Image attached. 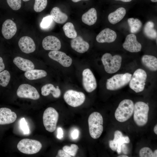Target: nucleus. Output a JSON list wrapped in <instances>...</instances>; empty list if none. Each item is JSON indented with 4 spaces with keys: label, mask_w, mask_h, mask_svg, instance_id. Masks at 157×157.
Wrapping results in <instances>:
<instances>
[{
    "label": "nucleus",
    "mask_w": 157,
    "mask_h": 157,
    "mask_svg": "<svg viewBox=\"0 0 157 157\" xmlns=\"http://www.w3.org/2000/svg\"><path fill=\"white\" fill-rule=\"evenodd\" d=\"M63 137V131L62 129L60 127H59L57 129V138L59 139H61Z\"/></svg>",
    "instance_id": "obj_41"
},
{
    "label": "nucleus",
    "mask_w": 157,
    "mask_h": 157,
    "mask_svg": "<svg viewBox=\"0 0 157 157\" xmlns=\"http://www.w3.org/2000/svg\"><path fill=\"white\" fill-rule=\"evenodd\" d=\"M139 155L140 157H153V152L149 148L145 147L141 149Z\"/></svg>",
    "instance_id": "obj_36"
},
{
    "label": "nucleus",
    "mask_w": 157,
    "mask_h": 157,
    "mask_svg": "<svg viewBox=\"0 0 157 157\" xmlns=\"http://www.w3.org/2000/svg\"><path fill=\"white\" fill-rule=\"evenodd\" d=\"M122 46L126 50L132 53L138 52L142 49L141 44L137 41L136 36L133 34L126 36Z\"/></svg>",
    "instance_id": "obj_12"
},
{
    "label": "nucleus",
    "mask_w": 157,
    "mask_h": 157,
    "mask_svg": "<svg viewBox=\"0 0 157 157\" xmlns=\"http://www.w3.org/2000/svg\"><path fill=\"white\" fill-rule=\"evenodd\" d=\"M42 147L39 141L25 138L21 140L17 144V148L21 152L27 154H32L38 153Z\"/></svg>",
    "instance_id": "obj_7"
},
{
    "label": "nucleus",
    "mask_w": 157,
    "mask_h": 157,
    "mask_svg": "<svg viewBox=\"0 0 157 157\" xmlns=\"http://www.w3.org/2000/svg\"><path fill=\"white\" fill-rule=\"evenodd\" d=\"M42 94L44 96L48 95L51 93L53 97L55 98H58L60 96L61 91L58 86L54 87L51 84H47L43 86L41 88Z\"/></svg>",
    "instance_id": "obj_25"
},
{
    "label": "nucleus",
    "mask_w": 157,
    "mask_h": 157,
    "mask_svg": "<svg viewBox=\"0 0 157 157\" xmlns=\"http://www.w3.org/2000/svg\"><path fill=\"white\" fill-rule=\"evenodd\" d=\"M49 57L56 61L65 67L70 66L72 63V59L69 56L63 52L58 50L51 51L48 53Z\"/></svg>",
    "instance_id": "obj_13"
},
{
    "label": "nucleus",
    "mask_w": 157,
    "mask_h": 157,
    "mask_svg": "<svg viewBox=\"0 0 157 157\" xmlns=\"http://www.w3.org/2000/svg\"><path fill=\"white\" fill-rule=\"evenodd\" d=\"M53 22V19L51 15L44 17L40 24L41 27L43 28H47L49 27Z\"/></svg>",
    "instance_id": "obj_38"
},
{
    "label": "nucleus",
    "mask_w": 157,
    "mask_h": 157,
    "mask_svg": "<svg viewBox=\"0 0 157 157\" xmlns=\"http://www.w3.org/2000/svg\"><path fill=\"white\" fill-rule=\"evenodd\" d=\"M63 98L68 105L76 107L81 106L84 102L85 97L82 92L69 90L65 92Z\"/></svg>",
    "instance_id": "obj_9"
},
{
    "label": "nucleus",
    "mask_w": 157,
    "mask_h": 157,
    "mask_svg": "<svg viewBox=\"0 0 157 157\" xmlns=\"http://www.w3.org/2000/svg\"><path fill=\"white\" fill-rule=\"evenodd\" d=\"M19 126L24 134L27 135L29 134V128L24 118H22L20 119Z\"/></svg>",
    "instance_id": "obj_37"
},
{
    "label": "nucleus",
    "mask_w": 157,
    "mask_h": 157,
    "mask_svg": "<svg viewBox=\"0 0 157 157\" xmlns=\"http://www.w3.org/2000/svg\"><path fill=\"white\" fill-rule=\"evenodd\" d=\"M17 27L15 23L10 19H7L3 23L1 30L3 36L6 39L12 38L16 34Z\"/></svg>",
    "instance_id": "obj_15"
},
{
    "label": "nucleus",
    "mask_w": 157,
    "mask_h": 157,
    "mask_svg": "<svg viewBox=\"0 0 157 157\" xmlns=\"http://www.w3.org/2000/svg\"><path fill=\"white\" fill-rule=\"evenodd\" d=\"M147 77V74L144 70L140 68L137 69L134 72L129 82L130 88L136 93L143 91Z\"/></svg>",
    "instance_id": "obj_6"
},
{
    "label": "nucleus",
    "mask_w": 157,
    "mask_h": 157,
    "mask_svg": "<svg viewBox=\"0 0 157 157\" xmlns=\"http://www.w3.org/2000/svg\"><path fill=\"white\" fill-rule=\"evenodd\" d=\"M121 150L123 151L124 154H126L128 152V148L125 144H122L121 146Z\"/></svg>",
    "instance_id": "obj_43"
},
{
    "label": "nucleus",
    "mask_w": 157,
    "mask_h": 157,
    "mask_svg": "<svg viewBox=\"0 0 157 157\" xmlns=\"http://www.w3.org/2000/svg\"><path fill=\"white\" fill-rule=\"evenodd\" d=\"M71 46L73 49L80 53L87 51L90 47L89 43L80 36L72 39L71 41Z\"/></svg>",
    "instance_id": "obj_19"
},
{
    "label": "nucleus",
    "mask_w": 157,
    "mask_h": 157,
    "mask_svg": "<svg viewBox=\"0 0 157 157\" xmlns=\"http://www.w3.org/2000/svg\"><path fill=\"white\" fill-rule=\"evenodd\" d=\"M82 21L85 24L91 26L94 24L97 19V12L94 8H91L82 16Z\"/></svg>",
    "instance_id": "obj_23"
},
{
    "label": "nucleus",
    "mask_w": 157,
    "mask_h": 157,
    "mask_svg": "<svg viewBox=\"0 0 157 157\" xmlns=\"http://www.w3.org/2000/svg\"><path fill=\"white\" fill-rule=\"evenodd\" d=\"M78 147L75 144H72L70 146L65 145L63 148V149L71 156H74L76 154Z\"/></svg>",
    "instance_id": "obj_33"
},
{
    "label": "nucleus",
    "mask_w": 157,
    "mask_h": 157,
    "mask_svg": "<svg viewBox=\"0 0 157 157\" xmlns=\"http://www.w3.org/2000/svg\"><path fill=\"white\" fill-rule=\"evenodd\" d=\"M149 107L147 104L142 101H138L134 105L133 119L139 126H144L148 120Z\"/></svg>",
    "instance_id": "obj_3"
},
{
    "label": "nucleus",
    "mask_w": 157,
    "mask_h": 157,
    "mask_svg": "<svg viewBox=\"0 0 157 157\" xmlns=\"http://www.w3.org/2000/svg\"><path fill=\"white\" fill-rule=\"evenodd\" d=\"M5 67L2 58L0 57V72L3 71Z\"/></svg>",
    "instance_id": "obj_42"
},
{
    "label": "nucleus",
    "mask_w": 157,
    "mask_h": 157,
    "mask_svg": "<svg viewBox=\"0 0 157 157\" xmlns=\"http://www.w3.org/2000/svg\"><path fill=\"white\" fill-rule=\"evenodd\" d=\"M9 6L13 10H19L21 6V0H6Z\"/></svg>",
    "instance_id": "obj_35"
},
{
    "label": "nucleus",
    "mask_w": 157,
    "mask_h": 157,
    "mask_svg": "<svg viewBox=\"0 0 157 157\" xmlns=\"http://www.w3.org/2000/svg\"><path fill=\"white\" fill-rule=\"evenodd\" d=\"M117 37V34L115 31L109 28H106L98 34L96 37V40L99 43H109L114 42Z\"/></svg>",
    "instance_id": "obj_14"
},
{
    "label": "nucleus",
    "mask_w": 157,
    "mask_h": 157,
    "mask_svg": "<svg viewBox=\"0 0 157 157\" xmlns=\"http://www.w3.org/2000/svg\"><path fill=\"white\" fill-rule=\"evenodd\" d=\"M10 76L9 72L6 70L0 72V85L3 87L6 86L10 81Z\"/></svg>",
    "instance_id": "obj_30"
},
{
    "label": "nucleus",
    "mask_w": 157,
    "mask_h": 157,
    "mask_svg": "<svg viewBox=\"0 0 157 157\" xmlns=\"http://www.w3.org/2000/svg\"><path fill=\"white\" fill-rule=\"evenodd\" d=\"M18 45L21 50L26 53L33 52L36 49L35 45L33 40L27 36L21 37L18 42Z\"/></svg>",
    "instance_id": "obj_16"
},
{
    "label": "nucleus",
    "mask_w": 157,
    "mask_h": 157,
    "mask_svg": "<svg viewBox=\"0 0 157 157\" xmlns=\"http://www.w3.org/2000/svg\"><path fill=\"white\" fill-rule=\"evenodd\" d=\"M101 60L106 72L111 74L116 72L120 69L122 58L119 55L112 56L110 53H106L102 56Z\"/></svg>",
    "instance_id": "obj_4"
},
{
    "label": "nucleus",
    "mask_w": 157,
    "mask_h": 157,
    "mask_svg": "<svg viewBox=\"0 0 157 157\" xmlns=\"http://www.w3.org/2000/svg\"><path fill=\"white\" fill-rule=\"evenodd\" d=\"M142 64L150 71H155L157 70V59L155 56L148 55H143L141 59Z\"/></svg>",
    "instance_id": "obj_22"
},
{
    "label": "nucleus",
    "mask_w": 157,
    "mask_h": 157,
    "mask_svg": "<svg viewBox=\"0 0 157 157\" xmlns=\"http://www.w3.org/2000/svg\"><path fill=\"white\" fill-rule=\"evenodd\" d=\"M122 136V133L120 131L117 130L115 131L113 140H110L109 141V147L112 150L116 151L118 140Z\"/></svg>",
    "instance_id": "obj_31"
},
{
    "label": "nucleus",
    "mask_w": 157,
    "mask_h": 157,
    "mask_svg": "<svg viewBox=\"0 0 157 157\" xmlns=\"http://www.w3.org/2000/svg\"><path fill=\"white\" fill-rule=\"evenodd\" d=\"M17 115L14 112L6 108H0V125L9 124L14 122Z\"/></svg>",
    "instance_id": "obj_17"
},
{
    "label": "nucleus",
    "mask_w": 157,
    "mask_h": 157,
    "mask_svg": "<svg viewBox=\"0 0 157 157\" xmlns=\"http://www.w3.org/2000/svg\"><path fill=\"white\" fill-rule=\"evenodd\" d=\"M58 155L59 156V157H70L71 156L63 150H59L58 153Z\"/></svg>",
    "instance_id": "obj_40"
},
{
    "label": "nucleus",
    "mask_w": 157,
    "mask_h": 157,
    "mask_svg": "<svg viewBox=\"0 0 157 157\" xmlns=\"http://www.w3.org/2000/svg\"><path fill=\"white\" fill-rule=\"evenodd\" d=\"M116 1H122L125 2H130L132 1V0H115Z\"/></svg>",
    "instance_id": "obj_46"
},
{
    "label": "nucleus",
    "mask_w": 157,
    "mask_h": 157,
    "mask_svg": "<svg viewBox=\"0 0 157 157\" xmlns=\"http://www.w3.org/2000/svg\"><path fill=\"white\" fill-rule=\"evenodd\" d=\"M154 24L151 21H149L145 24L144 28V34L150 39L157 38V31L154 28Z\"/></svg>",
    "instance_id": "obj_27"
},
{
    "label": "nucleus",
    "mask_w": 157,
    "mask_h": 157,
    "mask_svg": "<svg viewBox=\"0 0 157 157\" xmlns=\"http://www.w3.org/2000/svg\"><path fill=\"white\" fill-rule=\"evenodd\" d=\"M22 0L24 1H29L30 0Z\"/></svg>",
    "instance_id": "obj_50"
},
{
    "label": "nucleus",
    "mask_w": 157,
    "mask_h": 157,
    "mask_svg": "<svg viewBox=\"0 0 157 157\" xmlns=\"http://www.w3.org/2000/svg\"><path fill=\"white\" fill-rule=\"evenodd\" d=\"M126 13V11L124 8L122 7L119 8L109 14L108 16V20L111 24H115L123 18Z\"/></svg>",
    "instance_id": "obj_21"
},
{
    "label": "nucleus",
    "mask_w": 157,
    "mask_h": 157,
    "mask_svg": "<svg viewBox=\"0 0 157 157\" xmlns=\"http://www.w3.org/2000/svg\"><path fill=\"white\" fill-rule=\"evenodd\" d=\"M46 71L42 69H31L26 71L25 76L29 80H36L44 77L47 75Z\"/></svg>",
    "instance_id": "obj_26"
},
{
    "label": "nucleus",
    "mask_w": 157,
    "mask_h": 157,
    "mask_svg": "<svg viewBox=\"0 0 157 157\" xmlns=\"http://www.w3.org/2000/svg\"><path fill=\"white\" fill-rule=\"evenodd\" d=\"M42 44L43 48L46 50H58L61 47V43L59 39L52 35L45 37L42 40Z\"/></svg>",
    "instance_id": "obj_18"
},
{
    "label": "nucleus",
    "mask_w": 157,
    "mask_h": 157,
    "mask_svg": "<svg viewBox=\"0 0 157 157\" xmlns=\"http://www.w3.org/2000/svg\"><path fill=\"white\" fill-rule=\"evenodd\" d=\"M81 0H72V1L74 2H77Z\"/></svg>",
    "instance_id": "obj_47"
},
{
    "label": "nucleus",
    "mask_w": 157,
    "mask_h": 157,
    "mask_svg": "<svg viewBox=\"0 0 157 157\" xmlns=\"http://www.w3.org/2000/svg\"><path fill=\"white\" fill-rule=\"evenodd\" d=\"M118 157H128L127 155H122L120 156H117Z\"/></svg>",
    "instance_id": "obj_48"
},
{
    "label": "nucleus",
    "mask_w": 157,
    "mask_h": 157,
    "mask_svg": "<svg viewBox=\"0 0 157 157\" xmlns=\"http://www.w3.org/2000/svg\"><path fill=\"white\" fill-rule=\"evenodd\" d=\"M58 114L53 108L49 107L44 110L43 115V122L46 129L50 132H53L56 128Z\"/></svg>",
    "instance_id": "obj_8"
},
{
    "label": "nucleus",
    "mask_w": 157,
    "mask_h": 157,
    "mask_svg": "<svg viewBox=\"0 0 157 157\" xmlns=\"http://www.w3.org/2000/svg\"><path fill=\"white\" fill-rule=\"evenodd\" d=\"M88 122L90 135L94 139L99 138L103 130V120L101 115L97 112L92 113L88 117Z\"/></svg>",
    "instance_id": "obj_2"
},
{
    "label": "nucleus",
    "mask_w": 157,
    "mask_h": 157,
    "mask_svg": "<svg viewBox=\"0 0 157 157\" xmlns=\"http://www.w3.org/2000/svg\"><path fill=\"white\" fill-rule=\"evenodd\" d=\"M151 1L153 2H157V0H150Z\"/></svg>",
    "instance_id": "obj_49"
},
{
    "label": "nucleus",
    "mask_w": 157,
    "mask_h": 157,
    "mask_svg": "<svg viewBox=\"0 0 157 157\" xmlns=\"http://www.w3.org/2000/svg\"><path fill=\"white\" fill-rule=\"evenodd\" d=\"M47 4V0H35L34 10L36 12H41L45 9Z\"/></svg>",
    "instance_id": "obj_32"
},
{
    "label": "nucleus",
    "mask_w": 157,
    "mask_h": 157,
    "mask_svg": "<svg viewBox=\"0 0 157 157\" xmlns=\"http://www.w3.org/2000/svg\"><path fill=\"white\" fill-rule=\"evenodd\" d=\"M130 142V139L128 136H122L119 138L118 139L117 142L116 151L117 153L119 154L121 153V146L122 144L126 143H129Z\"/></svg>",
    "instance_id": "obj_34"
},
{
    "label": "nucleus",
    "mask_w": 157,
    "mask_h": 157,
    "mask_svg": "<svg viewBox=\"0 0 157 157\" xmlns=\"http://www.w3.org/2000/svg\"><path fill=\"white\" fill-rule=\"evenodd\" d=\"M134 104L132 101L125 99L119 104L115 113L116 120L120 122H125L129 119L133 113Z\"/></svg>",
    "instance_id": "obj_1"
},
{
    "label": "nucleus",
    "mask_w": 157,
    "mask_h": 157,
    "mask_svg": "<svg viewBox=\"0 0 157 157\" xmlns=\"http://www.w3.org/2000/svg\"><path fill=\"white\" fill-rule=\"evenodd\" d=\"M17 96L20 98L37 100L40 95L37 89L33 86L27 84L20 85L17 91Z\"/></svg>",
    "instance_id": "obj_10"
},
{
    "label": "nucleus",
    "mask_w": 157,
    "mask_h": 157,
    "mask_svg": "<svg viewBox=\"0 0 157 157\" xmlns=\"http://www.w3.org/2000/svg\"><path fill=\"white\" fill-rule=\"evenodd\" d=\"M50 15L56 23L63 24L68 19V16L65 13L62 12L58 7H53L50 12Z\"/></svg>",
    "instance_id": "obj_24"
},
{
    "label": "nucleus",
    "mask_w": 157,
    "mask_h": 157,
    "mask_svg": "<svg viewBox=\"0 0 157 157\" xmlns=\"http://www.w3.org/2000/svg\"><path fill=\"white\" fill-rule=\"evenodd\" d=\"M83 86L88 92H91L97 87L96 78L92 71L88 68L84 69L82 72Z\"/></svg>",
    "instance_id": "obj_11"
},
{
    "label": "nucleus",
    "mask_w": 157,
    "mask_h": 157,
    "mask_svg": "<svg viewBox=\"0 0 157 157\" xmlns=\"http://www.w3.org/2000/svg\"><path fill=\"white\" fill-rule=\"evenodd\" d=\"M127 22L130 27V31L132 33L137 32L142 27V23L137 18H130L128 19Z\"/></svg>",
    "instance_id": "obj_29"
},
{
    "label": "nucleus",
    "mask_w": 157,
    "mask_h": 157,
    "mask_svg": "<svg viewBox=\"0 0 157 157\" xmlns=\"http://www.w3.org/2000/svg\"><path fill=\"white\" fill-rule=\"evenodd\" d=\"M132 76V75L129 73L115 74L107 80L106 88L110 90L119 89L129 82Z\"/></svg>",
    "instance_id": "obj_5"
},
{
    "label": "nucleus",
    "mask_w": 157,
    "mask_h": 157,
    "mask_svg": "<svg viewBox=\"0 0 157 157\" xmlns=\"http://www.w3.org/2000/svg\"><path fill=\"white\" fill-rule=\"evenodd\" d=\"M63 28L65 35L70 38L73 39L77 36V33L73 24L70 22L65 24Z\"/></svg>",
    "instance_id": "obj_28"
},
{
    "label": "nucleus",
    "mask_w": 157,
    "mask_h": 157,
    "mask_svg": "<svg viewBox=\"0 0 157 157\" xmlns=\"http://www.w3.org/2000/svg\"><path fill=\"white\" fill-rule=\"evenodd\" d=\"M79 131L77 129L73 130L71 133V136L72 138L73 139H76L79 137Z\"/></svg>",
    "instance_id": "obj_39"
},
{
    "label": "nucleus",
    "mask_w": 157,
    "mask_h": 157,
    "mask_svg": "<svg viewBox=\"0 0 157 157\" xmlns=\"http://www.w3.org/2000/svg\"><path fill=\"white\" fill-rule=\"evenodd\" d=\"M157 157V150L156 149L154 151V152H153V157Z\"/></svg>",
    "instance_id": "obj_44"
},
{
    "label": "nucleus",
    "mask_w": 157,
    "mask_h": 157,
    "mask_svg": "<svg viewBox=\"0 0 157 157\" xmlns=\"http://www.w3.org/2000/svg\"><path fill=\"white\" fill-rule=\"evenodd\" d=\"M154 131L156 134H157V125L156 124L154 128Z\"/></svg>",
    "instance_id": "obj_45"
},
{
    "label": "nucleus",
    "mask_w": 157,
    "mask_h": 157,
    "mask_svg": "<svg viewBox=\"0 0 157 157\" xmlns=\"http://www.w3.org/2000/svg\"><path fill=\"white\" fill-rule=\"evenodd\" d=\"M13 62L19 69L24 71L34 69L35 67L34 64L31 61L19 56L15 58Z\"/></svg>",
    "instance_id": "obj_20"
}]
</instances>
